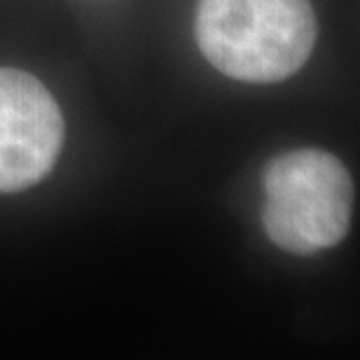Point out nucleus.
<instances>
[{
  "label": "nucleus",
  "mask_w": 360,
  "mask_h": 360,
  "mask_svg": "<svg viewBox=\"0 0 360 360\" xmlns=\"http://www.w3.org/2000/svg\"><path fill=\"white\" fill-rule=\"evenodd\" d=\"M309 0H199L197 45L213 68L241 82H281L316 45Z\"/></svg>",
  "instance_id": "obj_1"
},
{
  "label": "nucleus",
  "mask_w": 360,
  "mask_h": 360,
  "mask_svg": "<svg viewBox=\"0 0 360 360\" xmlns=\"http://www.w3.org/2000/svg\"><path fill=\"white\" fill-rule=\"evenodd\" d=\"M262 187V225L276 248L314 255L347 239L354 183L335 155L316 148L290 150L269 162Z\"/></svg>",
  "instance_id": "obj_2"
},
{
  "label": "nucleus",
  "mask_w": 360,
  "mask_h": 360,
  "mask_svg": "<svg viewBox=\"0 0 360 360\" xmlns=\"http://www.w3.org/2000/svg\"><path fill=\"white\" fill-rule=\"evenodd\" d=\"M66 124L38 77L0 68V192L40 183L61 153Z\"/></svg>",
  "instance_id": "obj_3"
}]
</instances>
